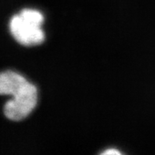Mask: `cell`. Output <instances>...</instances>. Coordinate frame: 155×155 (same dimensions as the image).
Here are the masks:
<instances>
[{"label":"cell","mask_w":155,"mask_h":155,"mask_svg":"<svg viewBox=\"0 0 155 155\" xmlns=\"http://www.w3.org/2000/svg\"><path fill=\"white\" fill-rule=\"evenodd\" d=\"M25 77L15 71L0 73V95H14L27 83Z\"/></svg>","instance_id":"cell-3"},{"label":"cell","mask_w":155,"mask_h":155,"mask_svg":"<svg viewBox=\"0 0 155 155\" xmlns=\"http://www.w3.org/2000/svg\"><path fill=\"white\" fill-rule=\"evenodd\" d=\"M43 15L36 10L25 9L19 15L13 17L10 22V32L18 43L25 46L41 44L45 33L41 29Z\"/></svg>","instance_id":"cell-1"},{"label":"cell","mask_w":155,"mask_h":155,"mask_svg":"<svg viewBox=\"0 0 155 155\" xmlns=\"http://www.w3.org/2000/svg\"><path fill=\"white\" fill-rule=\"evenodd\" d=\"M13 96L12 100L5 104L4 114L10 120H21L29 116L37 105V88L28 82Z\"/></svg>","instance_id":"cell-2"},{"label":"cell","mask_w":155,"mask_h":155,"mask_svg":"<svg viewBox=\"0 0 155 155\" xmlns=\"http://www.w3.org/2000/svg\"><path fill=\"white\" fill-rule=\"evenodd\" d=\"M102 154H120V152L116 150H108L104 151V153H102Z\"/></svg>","instance_id":"cell-4"}]
</instances>
